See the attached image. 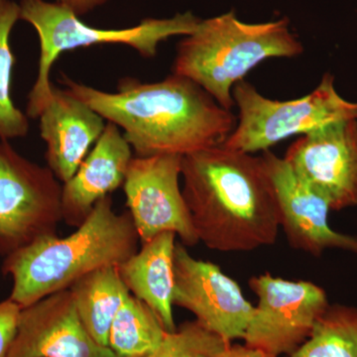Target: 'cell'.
I'll list each match as a JSON object with an SVG mask.
<instances>
[{
    "mask_svg": "<svg viewBox=\"0 0 357 357\" xmlns=\"http://www.w3.org/2000/svg\"><path fill=\"white\" fill-rule=\"evenodd\" d=\"M20 20V4L13 0H0V139L24 137L29 121L11 98V79L15 57L10 46V34Z\"/></svg>",
    "mask_w": 357,
    "mask_h": 357,
    "instance_id": "cell-20",
    "label": "cell"
},
{
    "mask_svg": "<svg viewBox=\"0 0 357 357\" xmlns=\"http://www.w3.org/2000/svg\"><path fill=\"white\" fill-rule=\"evenodd\" d=\"M69 290L86 330L98 344L107 347L115 314L130 296L117 267L96 270L79 279Z\"/></svg>",
    "mask_w": 357,
    "mask_h": 357,
    "instance_id": "cell-17",
    "label": "cell"
},
{
    "mask_svg": "<svg viewBox=\"0 0 357 357\" xmlns=\"http://www.w3.org/2000/svg\"><path fill=\"white\" fill-rule=\"evenodd\" d=\"M176 236L162 232L117 267L129 293L153 310L168 333L177 330L173 314Z\"/></svg>",
    "mask_w": 357,
    "mask_h": 357,
    "instance_id": "cell-16",
    "label": "cell"
},
{
    "mask_svg": "<svg viewBox=\"0 0 357 357\" xmlns=\"http://www.w3.org/2000/svg\"><path fill=\"white\" fill-rule=\"evenodd\" d=\"M20 20L33 26L38 34V75L28 96L26 115L37 119L52 98V67L61 54L96 45L121 44L144 58L157 55L160 43L173 36H187L198 26L199 18L190 11L171 18H147L124 29L91 27L67 7L47 0H20Z\"/></svg>",
    "mask_w": 357,
    "mask_h": 357,
    "instance_id": "cell-5",
    "label": "cell"
},
{
    "mask_svg": "<svg viewBox=\"0 0 357 357\" xmlns=\"http://www.w3.org/2000/svg\"><path fill=\"white\" fill-rule=\"evenodd\" d=\"M139 241L129 211L115 213L112 197H105L70 236L41 237L4 257L2 274L13 280L9 299L22 309L69 290L96 270L119 267L137 252Z\"/></svg>",
    "mask_w": 357,
    "mask_h": 357,
    "instance_id": "cell-3",
    "label": "cell"
},
{
    "mask_svg": "<svg viewBox=\"0 0 357 357\" xmlns=\"http://www.w3.org/2000/svg\"><path fill=\"white\" fill-rule=\"evenodd\" d=\"M62 188L48 167L30 161L8 140L0 139V255L57 236L63 222Z\"/></svg>",
    "mask_w": 357,
    "mask_h": 357,
    "instance_id": "cell-7",
    "label": "cell"
},
{
    "mask_svg": "<svg viewBox=\"0 0 357 357\" xmlns=\"http://www.w3.org/2000/svg\"><path fill=\"white\" fill-rule=\"evenodd\" d=\"M288 357H357V307L330 304L310 337Z\"/></svg>",
    "mask_w": 357,
    "mask_h": 357,
    "instance_id": "cell-19",
    "label": "cell"
},
{
    "mask_svg": "<svg viewBox=\"0 0 357 357\" xmlns=\"http://www.w3.org/2000/svg\"><path fill=\"white\" fill-rule=\"evenodd\" d=\"M62 79L68 93L122 129L136 157L185 156L220 146L236 126L231 110L178 75L149 84L123 77L114 93Z\"/></svg>",
    "mask_w": 357,
    "mask_h": 357,
    "instance_id": "cell-1",
    "label": "cell"
},
{
    "mask_svg": "<svg viewBox=\"0 0 357 357\" xmlns=\"http://www.w3.org/2000/svg\"><path fill=\"white\" fill-rule=\"evenodd\" d=\"M109 0H56L61 6L67 7L79 17L95 10L98 7L105 6Z\"/></svg>",
    "mask_w": 357,
    "mask_h": 357,
    "instance_id": "cell-23",
    "label": "cell"
},
{
    "mask_svg": "<svg viewBox=\"0 0 357 357\" xmlns=\"http://www.w3.org/2000/svg\"><path fill=\"white\" fill-rule=\"evenodd\" d=\"M132 159V148L121 128L107 122L93 149L63 184V220L70 227L81 225L98 201L123 185Z\"/></svg>",
    "mask_w": 357,
    "mask_h": 357,
    "instance_id": "cell-15",
    "label": "cell"
},
{
    "mask_svg": "<svg viewBox=\"0 0 357 357\" xmlns=\"http://www.w3.org/2000/svg\"><path fill=\"white\" fill-rule=\"evenodd\" d=\"M229 344L195 319L167 333L161 344L145 357H218Z\"/></svg>",
    "mask_w": 357,
    "mask_h": 357,
    "instance_id": "cell-21",
    "label": "cell"
},
{
    "mask_svg": "<svg viewBox=\"0 0 357 357\" xmlns=\"http://www.w3.org/2000/svg\"><path fill=\"white\" fill-rule=\"evenodd\" d=\"M7 357H116L84 328L70 290L22 307Z\"/></svg>",
    "mask_w": 357,
    "mask_h": 357,
    "instance_id": "cell-13",
    "label": "cell"
},
{
    "mask_svg": "<svg viewBox=\"0 0 357 357\" xmlns=\"http://www.w3.org/2000/svg\"><path fill=\"white\" fill-rule=\"evenodd\" d=\"M284 159L326 199L331 211L357 206V121L335 122L301 136Z\"/></svg>",
    "mask_w": 357,
    "mask_h": 357,
    "instance_id": "cell-11",
    "label": "cell"
},
{
    "mask_svg": "<svg viewBox=\"0 0 357 357\" xmlns=\"http://www.w3.org/2000/svg\"><path fill=\"white\" fill-rule=\"evenodd\" d=\"M174 306L191 312L204 328L229 344L243 340L255 307L234 279L218 265L192 257L181 243L174 250Z\"/></svg>",
    "mask_w": 357,
    "mask_h": 357,
    "instance_id": "cell-10",
    "label": "cell"
},
{
    "mask_svg": "<svg viewBox=\"0 0 357 357\" xmlns=\"http://www.w3.org/2000/svg\"><path fill=\"white\" fill-rule=\"evenodd\" d=\"M278 204L280 227L291 248L319 257L326 249L357 255V237L340 234L328 225L330 206L297 177L284 158L270 150L260 156Z\"/></svg>",
    "mask_w": 357,
    "mask_h": 357,
    "instance_id": "cell-12",
    "label": "cell"
},
{
    "mask_svg": "<svg viewBox=\"0 0 357 357\" xmlns=\"http://www.w3.org/2000/svg\"><path fill=\"white\" fill-rule=\"evenodd\" d=\"M304 51L288 18L245 23L234 11L201 20L178 44L173 74L192 79L223 109L236 105L232 89L263 61Z\"/></svg>",
    "mask_w": 357,
    "mask_h": 357,
    "instance_id": "cell-4",
    "label": "cell"
},
{
    "mask_svg": "<svg viewBox=\"0 0 357 357\" xmlns=\"http://www.w3.org/2000/svg\"><path fill=\"white\" fill-rule=\"evenodd\" d=\"M38 119L40 136L46 144L47 167L64 184L100 139L105 119L66 89L54 86L51 100Z\"/></svg>",
    "mask_w": 357,
    "mask_h": 357,
    "instance_id": "cell-14",
    "label": "cell"
},
{
    "mask_svg": "<svg viewBox=\"0 0 357 357\" xmlns=\"http://www.w3.org/2000/svg\"><path fill=\"white\" fill-rule=\"evenodd\" d=\"M249 287L258 305L244 335L245 345L272 356H291L310 337L330 306L326 291L309 281H290L266 273Z\"/></svg>",
    "mask_w": 357,
    "mask_h": 357,
    "instance_id": "cell-8",
    "label": "cell"
},
{
    "mask_svg": "<svg viewBox=\"0 0 357 357\" xmlns=\"http://www.w3.org/2000/svg\"><path fill=\"white\" fill-rule=\"evenodd\" d=\"M21 307L11 299L0 302V357H7L17 333Z\"/></svg>",
    "mask_w": 357,
    "mask_h": 357,
    "instance_id": "cell-22",
    "label": "cell"
},
{
    "mask_svg": "<svg viewBox=\"0 0 357 357\" xmlns=\"http://www.w3.org/2000/svg\"><path fill=\"white\" fill-rule=\"evenodd\" d=\"M218 357H276L243 344H229Z\"/></svg>",
    "mask_w": 357,
    "mask_h": 357,
    "instance_id": "cell-24",
    "label": "cell"
},
{
    "mask_svg": "<svg viewBox=\"0 0 357 357\" xmlns=\"http://www.w3.org/2000/svg\"><path fill=\"white\" fill-rule=\"evenodd\" d=\"M167 333L153 310L130 294L115 314L107 347L116 357H145L161 344Z\"/></svg>",
    "mask_w": 357,
    "mask_h": 357,
    "instance_id": "cell-18",
    "label": "cell"
},
{
    "mask_svg": "<svg viewBox=\"0 0 357 357\" xmlns=\"http://www.w3.org/2000/svg\"><path fill=\"white\" fill-rule=\"evenodd\" d=\"M181 155L133 157L123 183L126 206L141 244L174 232L185 246L199 243L178 184Z\"/></svg>",
    "mask_w": 357,
    "mask_h": 357,
    "instance_id": "cell-9",
    "label": "cell"
},
{
    "mask_svg": "<svg viewBox=\"0 0 357 357\" xmlns=\"http://www.w3.org/2000/svg\"><path fill=\"white\" fill-rule=\"evenodd\" d=\"M232 96L239 109L238 123L222 146L243 153L266 151L291 136L335 122L357 121V102L340 96L328 73L312 93L297 100H270L244 79L234 86Z\"/></svg>",
    "mask_w": 357,
    "mask_h": 357,
    "instance_id": "cell-6",
    "label": "cell"
},
{
    "mask_svg": "<svg viewBox=\"0 0 357 357\" xmlns=\"http://www.w3.org/2000/svg\"><path fill=\"white\" fill-rule=\"evenodd\" d=\"M182 192L199 241L222 252L273 245L280 215L260 157L220 146L182 157Z\"/></svg>",
    "mask_w": 357,
    "mask_h": 357,
    "instance_id": "cell-2",
    "label": "cell"
}]
</instances>
